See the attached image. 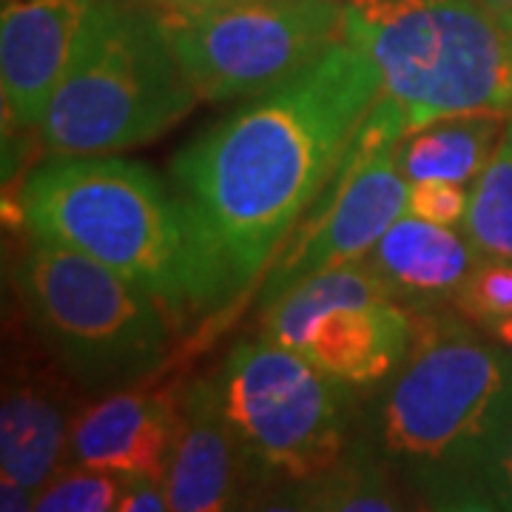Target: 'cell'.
<instances>
[{
    "instance_id": "7c38bea8",
    "label": "cell",
    "mask_w": 512,
    "mask_h": 512,
    "mask_svg": "<svg viewBox=\"0 0 512 512\" xmlns=\"http://www.w3.org/2000/svg\"><path fill=\"white\" fill-rule=\"evenodd\" d=\"M174 512H225L248 507L259 487L231 421L222 413L211 376H200L177 396V427L163 476Z\"/></svg>"
},
{
    "instance_id": "9c48e42d",
    "label": "cell",
    "mask_w": 512,
    "mask_h": 512,
    "mask_svg": "<svg viewBox=\"0 0 512 512\" xmlns=\"http://www.w3.org/2000/svg\"><path fill=\"white\" fill-rule=\"evenodd\" d=\"M188 83L205 103L256 97L342 40L339 0H234L160 15Z\"/></svg>"
},
{
    "instance_id": "3957f363",
    "label": "cell",
    "mask_w": 512,
    "mask_h": 512,
    "mask_svg": "<svg viewBox=\"0 0 512 512\" xmlns=\"http://www.w3.org/2000/svg\"><path fill=\"white\" fill-rule=\"evenodd\" d=\"M490 336V333H487ZM461 313H413V342L382 382L376 450L441 510L512 419V353Z\"/></svg>"
},
{
    "instance_id": "ba28073f",
    "label": "cell",
    "mask_w": 512,
    "mask_h": 512,
    "mask_svg": "<svg viewBox=\"0 0 512 512\" xmlns=\"http://www.w3.org/2000/svg\"><path fill=\"white\" fill-rule=\"evenodd\" d=\"M407 134V114L382 92L339 168L265 271L268 279L259 288L262 311L311 276L362 262L407 211L410 180L399 165V146Z\"/></svg>"
},
{
    "instance_id": "603a6c76",
    "label": "cell",
    "mask_w": 512,
    "mask_h": 512,
    "mask_svg": "<svg viewBox=\"0 0 512 512\" xmlns=\"http://www.w3.org/2000/svg\"><path fill=\"white\" fill-rule=\"evenodd\" d=\"M120 512H165L168 495L160 478L151 476H123V493H120Z\"/></svg>"
},
{
    "instance_id": "277c9868",
    "label": "cell",
    "mask_w": 512,
    "mask_h": 512,
    "mask_svg": "<svg viewBox=\"0 0 512 512\" xmlns=\"http://www.w3.org/2000/svg\"><path fill=\"white\" fill-rule=\"evenodd\" d=\"M342 40L362 49L410 120L512 109V26L484 0H342Z\"/></svg>"
},
{
    "instance_id": "5bb4252c",
    "label": "cell",
    "mask_w": 512,
    "mask_h": 512,
    "mask_svg": "<svg viewBox=\"0 0 512 512\" xmlns=\"http://www.w3.org/2000/svg\"><path fill=\"white\" fill-rule=\"evenodd\" d=\"M478 259L467 234L404 211L362 262L404 308L421 313L453 305Z\"/></svg>"
},
{
    "instance_id": "52a82bcc",
    "label": "cell",
    "mask_w": 512,
    "mask_h": 512,
    "mask_svg": "<svg viewBox=\"0 0 512 512\" xmlns=\"http://www.w3.org/2000/svg\"><path fill=\"white\" fill-rule=\"evenodd\" d=\"M211 379L259 484H305L353 447V387L265 333L234 345Z\"/></svg>"
},
{
    "instance_id": "6da1fadb",
    "label": "cell",
    "mask_w": 512,
    "mask_h": 512,
    "mask_svg": "<svg viewBox=\"0 0 512 512\" xmlns=\"http://www.w3.org/2000/svg\"><path fill=\"white\" fill-rule=\"evenodd\" d=\"M379 94L373 60L339 40L177 151L174 188L197 214L237 296L271 268Z\"/></svg>"
},
{
    "instance_id": "ffe728a7",
    "label": "cell",
    "mask_w": 512,
    "mask_h": 512,
    "mask_svg": "<svg viewBox=\"0 0 512 512\" xmlns=\"http://www.w3.org/2000/svg\"><path fill=\"white\" fill-rule=\"evenodd\" d=\"M123 476L74 464V470L52 476L35 495L37 512H109L117 510Z\"/></svg>"
},
{
    "instance_id": "7a4b0ae2",
    "label": "cell",
    "mask_w": 512,
    "mask_h": 512,
    "mask_svg": "<svg viewBox=\"0 0 512 512\" xmlns=\"http://www.w3.org/2000/svg\"><path fill=\"white\" fill-rule=\"evenodd\" d=\"M29 234L92 256L154 296L174 322L237 296L185 197L120 157H66L35 168L20 191Z\"/></svg>"
},
{
    "instance_id": "30bf717a",
    "label": "cell",
    "mask_w": 512,
    "mask_h": 512,
    "mask_svg": "<svg viewBox=\"0 0 512 512\" xmlns=\"http://www.w3.org/2000/svg\"><path fill=\"white\" fill-rule=\"evenodd\" d=\"M262 333L348 387L393 376L413 342V311L365 262L316 274L262 313Z\"/></svg>"
},
{
    "instance_id": "7402d4cb",
    "label": "cell",
    "mask_w": 512,
    "mask_h": 512,
    "mask_svg": "<svg viewBox=\"0 0 512 512\" xmlns=\"http://www.w3.org/2000/svg\"><path fill=\"white\" fill-rule=\"evenodd\" d=\"M470 188L473 185L461 183H410V202L407 211L421 220L436 222V225H450V228H464L467 211H470Z\"/></svg>"
},
{
    "instance_id": "4fadbf2b",
    "label": "cell",
    "mask_w": 512,
    "mask_h": 512,
    "mask_svg": "<svg viewBox=\"0 0 512 512\" xmlns=\"http://www.w3.org/2000/svg\"><path fill=\"white\" fill-rule=\"evenodd\" d=\"M177 427V399L168 393L117 390L80 413L69 436L72 464L117 476L163 481Z\"/></svg>"
},
{
    "instance_id": "2e32d148",
    "label": "cell",
    "mask_w": 512,
    "mask_h": 512,
    "mask_svg": "<svg viewBox=\"0 0 512 512\" xmlns=\"http://www.w3.org/2000/svg\"><path fill=\"white\" fill-rule=\"evenodd\" d=\"M507 120V111H464L416 128L399 146L404 177L410 183L473 185L493 160Z\"/></svg>"
},
{
    "instance_id": "d4e9b609",
    "label": "cell",
    "mask_w": 512,
    "mask_h": 512,
    "mask_svg": "<svg viewBox=\"0 0 512 512\" xmlns=\"http://www.w3.org/2000/svg\"><path fill=\"white\" fill-rule=\"evenodd\" d=\"M165 9H208V6H222V3H234V0H154Z\"/></svg>"
},
{
    "instance_id": "44dd1931",
    "label": "cell",
    "mask_w": 512,
    "mask_h": 512,
    "mask_svg": "<svg viewBox=\"0 0 512 512\" xmlns=\"http://www.w3.org/2000/svg\"><path fill=\"white\" fill-rule=\"evenodd\" d=\"M453 308L484 330L512 319V259L481 256L456 293Z\"/></svg>"
},
{
    "instance_id": "ac0fdd59",
    "label": "cell",
    "mask_w": 512,
    "mask_h": 512,
    "mask_svg": "<svg viewBox=\"0 0 512 512\" xmlns=\"http://www.w3.org/2000/svg\"><path fill=\"white\" fill-rule=\"evenodd\" d=\"M464 234L481 256L512 259V114L493 160L470 188Z\"/></svg>"
},
{
    "instance_id": "8fae6325",
    "label": "cell",
    "mask_w": 512,
    "mask_h": 512,
    "mask_svg": "<svg viewBox=\"0 0 512 512\" xmlns=\"http://www.w3.org/2000/svg\"><path fill=\"white\" fill-rule=\"evenodd\" d=\"M100 3L103 0L0 3V86L6 120L18 128L43 123Z\"/></svg>"
},
{
    "instance_id": "4316f807",
    "label": "cell",
    "mask_w": 512,
    "mask_h": 512,
    "mask_svg": "<svg viewBox=\"0 0 512 512\" xmlns=\"http://www.w3.org/2000/svg\"><path fill=\"white\" fill-rule=\"evenodd\" d=\"M484 6H490L498 18H504L512 26V0H484Z\"/></svg>"
},
{
    "instance_id": "8992f818",
    "label": "cell",
    "mask_w": 512,
    "mask_h": 512,
    "mask_svg": "<svg viewBox=\"0 0 512 512\" xmlns=\"http://www.w3.org/2000/svg\"><path fill=\"white\" fill-rule=\"evenodd\" d=\"M15 288L57 365L89 393L126 390L168 359L171 316L163 305L92 256L29 234Z\"/></svg>"
},
{
    "instance_id": "e0dca14e",
    "label": "cell",
    "mask_w": 512,
    "mask_h": 512,
    "mask_svg": "<svg viewBox=\"0 0 512 512\" xmlns=\"http://www.w3.org/2000/svg\"><path fill=\"white\" fill-rule=\"evenodd\" d=\"M285 510L322 512H393L402 510V498L390 481V464L370 444H353L322 476L293 484L279 493Z\"/></svg>"
},
{
    "instance_id": "9a60e30c",
    "label": "cell",
    "mask_w": 512,
    "mask_h": 512,
    "mask_svg": "<svg viewBox=\"0 0 512 512\" xmlns=\"http://www.w3.org/2000/svg\"><path fill=\"white\" fill-rule=\"evenodd\" d=\"M69 413L60 387L46 373H15L3 387L0 407V467L29 490L49 484L69 456Z\"/></svg>"
},
{
    "instance_id": "5b68a950",
    "label": "cell",
    "mask_w": 512,
    "mask_h": 512,
    "mask_svg": "<svg viewBox=\"0 0 512 512\" xmlns=\"http://www.w3.org/2000/svg\"><path fill=\"white\" fill-rule=\"evenodd\" d=\"M200 103L160 18L103 0L40 123L52 160L146 146Z\"/></svg>"
},
{
    "instance_id": "484cf974",
    "label": "cell",
    "mask_w": 512,
    "mask_h": 512,
    "mask_svg": "<svg viewBox=\"0 0 512 512\" xmlns=\"http://www.w3.org/2000/svg\"><path fill=\"white\" fill-rule=\"evenodd\" d=\"M490 333V339H495L501 348H507L512 353V319H504V322H495L487 328Z\"/></svg>"
},
{
    "instance_id": "cb8c5ba5",
    "label": "cell",
    "mask_w": 512,
    "mask_h": 512,
    "mask_svg": "<svg viewBox=\"0 0 512 512\" xmlns=\"http://www.w3.org/2000/svg\"><path fill=\"white\" fill-rule=\"evenodd\" d=\"M35 490L20 484L15 478L0 476V510L3 512H29L35 510Z\"/></svg>"
},
{
    "instance_id": "d6986e66",
    "label": "cell",
    "mask_w": 512,
    "mask_h": 512,
    "mask_svg": "<svg viewBox=\"0 0 512 512\" xmlns=\"http://www.w3.org/2000/svg\"><path fill=\"white\" fill-rule=\"evenodd\" d=\"M441 510H512V419L473 473L444 498Z\"/></svg>"
}]
</instances>
